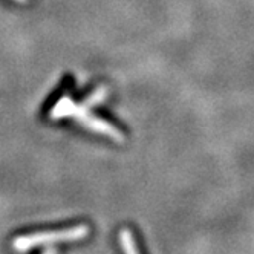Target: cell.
I'll use <instances>...</instances> for the list:
<instances>
[{
	"label": "cell",
	"mask_w": 254,
	"mask_h": 254,
	"mask_svg": "<svg viewBox=\"0 0 254 254\" xmlns=\"http://www.w3.org/2000/svg\"><path fill=\"white\" fill-rule=\"evenodd\" d=\"M90 233V228L86 224L75 225L64 230H56V231H40V233H31V234H22L17 236L12 241V248L17 251H28L34 247L39 245H51L59 242H75L81 241Z\"/></svg>",
	"instance_id": "cell-1"
},
{
	"label": "cell",
	"mask_w": 254,
	"mask_h": 254,
	"mask_svg": "<svg viewBox=\"0 0 254 254\" xmlns=\"http://www.w3.org/2000/svg\"><path fill=\"white\" fill-rule=\"evenodd\" d=\"M70 118H75L80 124H83L87 130L90 132H95L100 135H104L107 138H111L117 142H123L124 136L123 133L117 129L115 126H112L111 123H107L106 120L97 118L95 115H92L89 112V109L83 107L81 104H74L72 107V112H70Z\"/></svg>",
	"instance_id": "cell-2"
},
{
	"label": "cell",
	"mask_w": 254,
	"mask_h": 254,
	"mask_svg": "<svg viewBox=\"0 0 254 254\" xmlns=\"http://www.w3.org/2000/svg\"><path fill=\"white\" fill-rule=\"evenodd\" d=\"M75 101L69 98V97H63L60 98L56 106L51 109L49 112V118L51 120H60V118H67L70 117V112H72V107H74Z\"/></svg>",
	"instance_id": "cell-3"
},
{
	"label": "cell",
	"mask_w": 254,
	"mask_h": 254,
	"mask_svg": "<svg viewBox=\"0 0 254 254\" xmlns=\"http://www.w3.org/2000/svg\"><path fill=\"white\" fill-rule=\"evenodd\" d=\"M120 242L124 250V254H139V251L135 245V241H133V236L127 228H123L120 231Z\"/></svg>",
	"instance_id": "cell-4"
},
{
	"label": "cell",
	"mask_w": 254,
	"mask_h": 254,
	"mask_svg": "<svg viewBox=\"0 0 254 254\" xmlns=\"http://www.w3.org/2000/svg\"><path fill=\"white\" fill-rule=\"evenodd\" d=\"M106 97H107V89L106 87H98L87 98H84L81 106L86 107V109H90V107H94L97 104H101V101H104Z\"/></svg>",
	"instance_id": "cell-5"
},
{
	"label": "cell",
	"mask_w": 254,
	"mask_h": 254,
	"mask_svg": "<svg viewBox=\"0 0 254 254\" xmlns=\"http://www.w3.org/2000/svg\"><path fill=\"white\" fill-rule=\"evenodd\" d=\"M15 2H22L23 3V2H28V0H15Z\"/></svg>",
	"instance_id": "cell-6"
}]
</instances>
